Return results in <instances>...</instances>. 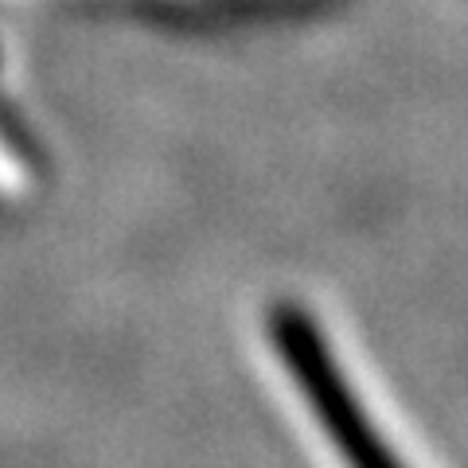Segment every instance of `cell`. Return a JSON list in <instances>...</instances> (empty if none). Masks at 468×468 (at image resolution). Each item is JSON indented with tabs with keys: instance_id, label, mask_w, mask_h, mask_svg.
Instances as JSON below:
<instances>
[{
	"instance_id": "6da1fadb",
	"label": "cell",
	"mask_w": 468,
	"mask_h": 468,
	"mask_svg": "<svg viewBox=\"0 0 468 468\" xmlns=\"http://www.w3.org/2000/svg\"><path fill=\"white\" fill-rule=\"evenodd\" d=\"M270 335L277 351H282V359L289 363L292 383L309 399V410L320 418V426L332 437V445L347 457V464L351 468H402L390 457L378 430H371V421L363 414V406L356 402L351 387L344 383L316 320H309L301 309H292V304H277L270 313Z\"/></svg>"
}]
</instances>
